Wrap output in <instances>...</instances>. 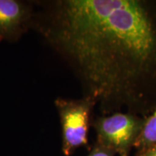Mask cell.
Segmentation results:
<instances>
[{"instance_id": "obj_1", "label": "cell", "mask_w": 156, "mask_h": 156, "mask_svg": "<svg viewBox=\"0 0 156 156\" xmlns=\"http://www.w3.org/2000/svg\"><path fill=\"white\" fill-rule=\"evenodd\" d=\"M45 35L103 116L156 108L155 1H58Z\"/></svg>"}, {"instance_id": "obj_2", "label": "cell", "mask_w": 156, "mask_h": 156, "mask_svg": "<svg viewBox=\"0 0 156 156\" xmlns=\"http://www.w3.org/2000/svg\"><path fill=\"white\" fill-rule=\"evenodd\" d=\"M144 122L143 117L126 112L98 117L94 122L98 144L120 156H129Z\"/></svg>"}, {"instance_id": "obj_3", "label": "cell", "mask_w": 156, "mask_h": 156, "mask_svg": "<svg viewBox=\"0 0 156 156\" xmlns=\"http://www.w3.org/2000/svg\"><path fill=\"white\" fill-rule=\"evenodd\" d=\"M55 104L62 126V150L70 155L87 143L90 116L95 103L90 97L84 96L79 100L57 98Z\"/></svg>"}, {"instance_id": "obj_4", "label": "cell", "mask_w": 156, "mask_h": 156, "mask_svg": "<svg viewBox=\"0 0 156 156\" xmlns=\"http://www.w3.org/2000/svg\"><path fill=\"white\" fill-rule=\"evenodd\" d=\"M30 16L24 4L15 0H0V41L17 36Z\"/></svg>"}, {"instance_id": "obj_5", "label": "cell", "mask_w": 156, "mask_h": 156, "mask_svg": "<svg viewBox=\"0 0 156 156\" xmlns=\"http://www.w3.org/2000/svg\"><path fill=\"white\" fill-rule=\"evenodd\" d=\"M156 146V108L145 118L143 126L134 144V147L143 151Z\"/></svg>"}, {"instance_id": "obj_6", "label": "cell", "mask_w": 156, "mask_h": 156, "mask_svg": "<svg viewBox=\"0 0 156 156\" xmlns=\"http://www.w3.org/2000/svg\"><path fill=\"white\" fill-rule=\"evenodd\" d=\"M114 153L108 148L97 144L93 151L87 156H114Z\"/></svg>"}, {"instance_id": "obj_7", "label": "cell", "mask_w": 156, "mask_h": 156, "mask_svg": "<svg viewBox=\"0 0 156 156\" xmlns=\"http://www.w3.org/2000/svg\"><path fill=\"white\" fill-rule=\"evenodd\" d=\"M136 156H156V146L148 148L145 151L139 152Z\"/></svg>"}]
</instances>
